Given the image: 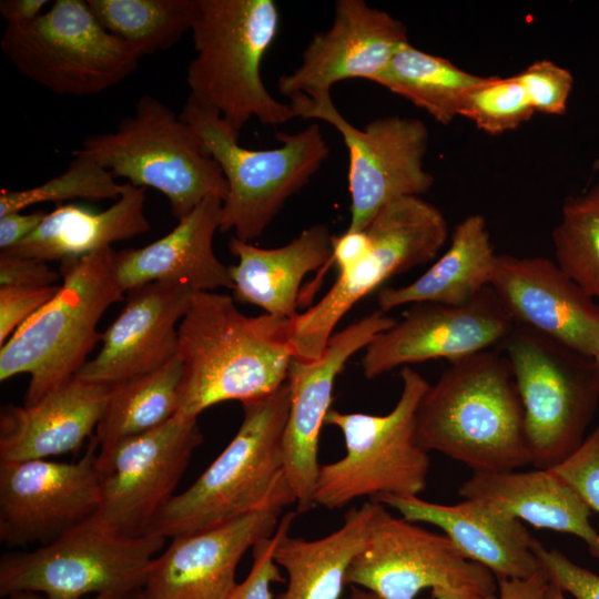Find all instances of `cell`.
I'll use <instances>...</instances> for the list:
<instances>
[{"label": "cell", "mask_w": 599, "mask_h": 599, "mask_svg": "<svg viewBox=\"0 0 599 599\" xmlns=\"http://www.w3.org/2000/svg\"><path fill=\"white\" fill-rule=\"evenodd\" d=\"M291 337L290 318L247 316L230 295L196 292L179 326L182 380L175 415L197 419L216 404H242L278 389L294 359Z\"/></svg>", "instance_id": "1"}, {"label": "cell", "mask_w": 599, "mask_h": 599, "mask_svg": "<svg viewBox=\"0 0 599 599\" xmlns=\"http://www.w3.org/2000/svg\"><path fill=\"white\" fill-rule=\"evenodd\" d=\"M417 443L473 471L530 464L525 415L510 363L490 348L449 363L418 404Z\"/></svg>", "instance_id": "2"}, {"label": "cell", "mask_w": 599, "mask_h": 599, "mask_svg": "<svg viewBox=\"0 0 599 599\" xmlns=\"http://www.w3.org/2000/svg\"><path fill=\"white\" fill-rule=\"evenodd\" d=\"M290 405L287 380L268 395L242 403L243 419L232 440L187 489L167 502L148 534L172 539L296 502L283 450Z\"/></svg>", "instance_id": "3"}, {"label": "cell", "mask_w": 599, "mask_h": 599, "mask_svg": "<svg viewBox=\"0 0 599 599\" xmlns=\"http://www.w3.org/2000/svg\"><path fill=\"white\" fill-rule=\"evenodd\" d=\"M278 27L273 0H199L187 100L219 112L238 132L253 118L274 126L294 119L290 103L276 100L261 74Z\"/></svg>", "instance_id": "4"}, {"label": "cell", "mask_w": 599, "mask_h": 599, "mask_svg": "<svg viewBox=\"0 0 599 599\" xmlns=\"http://www.w3.org/2000/svg\"><path fill=\"white\" fill-rule=\"evenodd\" d=\"M114 252L108 247L62 260L57 295L0 347L1 382L30 376L26 405L73 378L101 339L102 315L125 293L116 277Z\"/></svg>", "instance_id": "5"}, {"label": "cell", "mask_w": 599, "mask_h": 599, "mask_svg": "<svg viewBox=\"0 0 599 599\" xmlns=\"http://www.w3.org/2000/svg\"><path fill=\"white\" fill-rule=\"evenodd\" d=\"M85 155L138 187L164 194L179 221L209 197L224 201L225 177L193 128L158 98L145 94L114 131L83 139Z\"/></svg>", "instance_id": "6"}, {"label": "cell", "mask_w": 599, "mask_h": 599, "mask_svg": "<svg viewBox=\"0 0 599 599\" xmlns=\"http://www.w3.org/2000/svg\"><path fill=\"white\" fill-rule=\"evenodd\" d=\"M181 118L201 138L219 164L227 194L220 232L252 242L265 232L285 202L319 170L329 148L317 123L296 133L276 132L280 146L252 150L238 143V131L219 112L186 100Z\"/></svg>", "instance_id": "7"}, {"label": "cell", "mask_w": 599, "mask_h": 599, "mask_svg": "<svg viewBox=\"0 0 599 599\" xmlns=\"http://www.w3.org/2000/svg\"><path fill=\"white\" fill-rule=\"evenodd\" d=\"M402 393L385 415L331 409L325 424L343 434L346 454L321 465L313 504L328 509L383 496H418L426 489L428 451L416 440L415 417L429 383L405 366L399 372Z\"/></svg>", "instance_id": "8"}, {"label": "cell", "mask_w": 599, "mask_h": 599, "mask_svg": "<svg viewBox=\"0 0 599 599\" xmlns=\"http://www.w3.org/2000/svg\"><path fill=\"white\" fill-rule=\"evenodd\" d=\"M498 348L510 363L522 403L530 464L550 469L586 438L599 402L598 365L516 323Z\"/></svg>", "instance_id": "9"}, {"label": "cell", "mask_w": 599, "mask_h": 599, "mask_svg": "<svg viewBox=\"0 0 599 599\" xmlns=\"http://www.w3.org/2000/svg\"><path fill=\"white\" fill-rule=\"evenodd\" d=\"M166 538L126 537L98 515L31 551L0 559V596L32 591L48 599H81L89 593L135 598Z\"/></svg>", "instance_id": "10"}, {"label": "cell", "mask_w": 599, "mask_h": 599, "mask_svg": "<svg viewBox=\"0 0 599 599\" xmlns=\"http://www.w3.org/2000/svg\"><path fill=\"white\" fill-rule=\"evenodd\" d=\"M364 230L370 241L368 254L338 272L328 292L292 319L293 361L317 362L335 326L356 303L388 278L435 260L448 238L444 214L417 195L387 203Z\"/></svg>", "instance_id": "11"}, {"label": "cell", "mask_w": 599, "mask_h": 599, "mask_svg": "<svg viewBox=\"0 0 599 599\" xmlns=\"http://www.w3.org/2000/svg\"><path fill=\"white\" fill-rule=\"evenodd\" d=\"M0 49L24 78L73 97L114 87L141 59L106 31L82 0H57L35 20L6 26Z\"/></svg>", "instance_id": "12"}, {"label": "cell", "mask_w": 599, "mask_h": 599, "mask_svg": "<svg viewBox=\"0 0 599 599\" xmlns=\"http://www.w3.org/2000/svg\"><path fill=\"white\" fill-rule=\"evenodd\" d=\"M296 116L322 120L334 126L348 150V231L364 230L393 200L429 191L434 176L424 169L429 133L416 118H378L365 128L351 124L336 109L331 93L290 98Z\"/></svg>", "instance_id": "13"}, {"label": "cell", "mask_w": 599, "mask_h": 599, "mask_svg": "<svg viewBox=\"0 0 599 599\" xmlns=\"http://www.w3.org/2000/svg\"><path fill=\"white\" fill-rule=\"evenodd\" d=\"M366 542L353 560L346 586L383 599H415L424 589L466 588L497 593L496 577L468 560L444 534L397 518L376 502Z\"/></svg>", "instance_id": "14"}, {"label": "cell", "mask_w": 599, "mask_h": 599, "mask_svg": "<svg viewBox=\"0 0 599 599\" xmlns=\"http://www.w3.org/2000/svg\"><path fill=\"white\" fill-rule=\"evenodd\" d=\"M202 441L197 419L175 415L108 451H98L101 500L97 515L122 536L148 535Z\"/></svg>", "instance_id": "15"}, {"label": "cell", "mask_w": 599, "mask_h": 599, "mask_svg": "<svg viewBox=\"0 0 599 599\" xmlns=\"http://www.w3.org/2000/svg\"><path fill=\"white\" fill-rule=\"evenodd\" d=\"M98 441L77 463L0 461V541L47 545L100 508Z\"/></svg>", "instance_id": "16"}, {"label": "cell", "mask_w": 599, "mask_h": 599, "mask_svg": "<svg viewBox=\"0 0 599 599\" xmlns=\"http://www.w3.org/2000/svg\"><path fill=\"white\" fill-rule=\"evenodd\" d=\"M514 324L491 286L459 306L413 304L365 347L362 369L367 379H374L408 364L438 358L451 363L499 347Z\"/></svg>", "instance_id": "17"}, {"label": "cell", "mask_w": 599, "mask_h": 599, "mask_svg": "<svg viewBox=\"0 0 599 599\" xmlns=\"http://www.w3.org/2000/svg\"><path fill=\"white\" fill-rule=\"evenodd\" d=\"M396 322L375 311L332 335L323 356L314 363L293 361L287 383L291 405L283 436L286 474L296 499V511H308L318 476L322 426L332 409L334 384L347 361Z\"/></svg>", "instance_id": "18"}, {"label": "cell", "mask_w": 599, "mask_h": 599, "mask_svg": "<svg viewBox=\"0 0 599 599\" xmlns=\"http://www.w3.org/2000/svg\"><path fill=\"white\" fill-rule=\"evenodd\" d=\"M407 42L405 24L389 13L363 0H338L331 28L312 37L301 64L280 77L278 91L288 99L317 97L344 80L374 82Z\"/></svg>", "instance_id": "19"}, {"label": "cell", "mask_w": 599, "mask_h": 599, "mask_svg": "<svg viewBox=\"0 0 599 599\" xmlns=\"http://www.w3.org/2000/svg\"><path fill=\"white\" fill-rule=\"evenodd\" d=\"M282 509H263L172 538L135 599H229L243 555L274 535Z\"/></svg>", "instance_id": "20"}, {"label": "cell", "mask_w": 599, "mask_h": 599, "mask_svg": "<svg viewBox=\"0 0 599 599\" xmlns=\"http://www.w3.org/2000/svg\"><path fill=\"white\" fill-rule=\"evenodd\" d=\"M195 293L174 282H151L129 290L122 311L101 334L99 353L75 377L111 387L173 359L179 326Z\"/></svg>", "instance_id": "21"}, {"label": "cell", "mask_w": 599, "mask_h": 599, "mask_svg": "<svg viewBox=\"0 0 599 599\" xmlns=\"http://www.w3.org/2000/svg\"><path fill=\"white\" fill-rule=\"evenodd\" d=\"M490 286L516 324L591 357L599 349V303L555 261L498 254Z\"/></svg>", "instance_id": "22"}, {"label": "cell", "mask_w": 599, "mask_h": 599, "mask_svg": "<svg viewBox=\"0 0 599 599\" xmlns=\"http://www.w3.org/2000/svg\"><path fill=\"white\" fill-rule=\"evenodd\" d=\"M372 501L394 508L408 521L438 527L468 560L496 578L527 579L541 569L532 549L535 538L522 521L487 502L465 499L441 505L394 495Z\"/></svg>", "instance_id": "23"}, {"label": "cell", "mask_w": 599, "mask_h": 599, "mask_svg": "<svg viewBox=\"0 0 599 599\" xmlns=\"http://www.w3.org/2000/svg\"><path fill=\"white\" fill-rule=\"evenodd\" d=\"M110 386L75 376L38 402L0 412V461L45 459L78 450L92 438Z\"/></svg>", "instance_id": "24"}, {"label": "cell", "mask_w": 599, "mask_h": 599, "mask_svg": "<svg viewBox=\"0 0 599 599\" xmlns=\"http://www.w3.org/2000/svg\"><path fill=\"white\" fill-rule=\"evenodd\" d=\"M223 201L209 197L159 240L114 252L118 281L124 292L151 282L184 284L195 292L233 290L230 266L214 253Z\"/></svg>", "instance_id": "25"}, {"label": "cell", "mask_w": 599, "mask_h": 599, "mask_svg": "<svg viewBox=\"0 0 599 599\" xmlns=\"http://www.w3.org/2000/svg\"><path fill=\"white\" fill-rule=\"evenodd\" d=\"M458 494L534 527L577 536L599 561V532L590 522L591 509L552 469L473 471Z\"/></svg>", "instance_id": "26"}, {"label": "cell", "mask_w": 599, "mask_h": 599, "mask_svg": "<svg viewBox=\"0 0 599 599\" xmlns=\"http://www.w3.org/2000/svg\"><path fill=\"white\" fill-rule=\"evenodd\" d=\"M332 237L325 224H314L290 243L274 248H262L232 236L229 250L237 257V264L230 266L234 301L293 319L298 314L304 277L331 265Z\"/></svg>", "instance_id": "27"}, {"label": "cell", "mask_w": 599, "mask_h": 599, "mask_svg": "<svg viewBox=\"0 0 599 599\" xmlns=\"http://www.w3.org/2000/svg\"><path fill=\"white\" fill-rule=\"evenodd\" d=\"M146 189L126 182L115 202L103 211L79 204H61L48 212L22 242L0 254L43 262L88 255L112 243L130 240L150 230L145 215Z\"/></svg>", "instance_id": "28"}, {"label": "cell", "mask_w": 599, "mask_h": 599, "mask_svg": "<svg viewBox=\"0 0 599 599\" xmlns=\"http://www.w3.org/2000/svg\"><path fill=\"white\" fill-rule=\"evenodd\" d=\"M497 257L486 219L471 214L455 226L448 248L425 273L407 285L379 288L378 308L387 313L418 303L467 304L490 286Z\"/></svg>", "instance_id": "29"}, {"label": "cell", "mask_w": 599, "mask_h": 599, "mask_svg": "<svg viewBox=\"0 0 599 599\" xmlns=\"http://www.w3.org/2000/svg\"><path fill=\"white\" fill-rule=\"evenodd\" d=\"M376 502L365 501L344 516L342 526L329 535L307 540L286 528L274 550V561L287 576L284 591L273 599H341L347 571L363 549Z\"/></svg>", "instance_id": "30"}, {"label": "cell", "mask_w": 599, "mask_h": 599, "mask_svg": "<svg viewBox=\"0 0 599 599\" xmlns=\"http://www.w3.org/2000/svg\"><path fill=\"white\" fill-rule=\"evenodd\" d=\"M182 365L177 356L160 368L110 387L94 438L99 453L154 429L179 409Z\"/></svg>", "instance_id": "31"}, {"label": "cell", "mask_w": 599, "mask_h": 599, "mask_svg": "<svg viewBox=\"0 0 599 599\" xmlns=\"http://www.w3.org/2000/svg\"><path fill=\"white\" fill-rule=\"evenodd\" d=\"M484 78L407 42L374 83L410 101L438 123L447 125L459 116L465 97Z\"/></svg>", "instance_id": "32"}, {"label": "cell", "mask_w": 599, "mask_h": 599, "mask_svg": "<svg viewBox=\"0 0 599 599\" xmlns=\"http://www.w3.org/2000/svg\"><path fill=\"white\" fill-rule=\"evenodd\" d=\"M92 13L111 34L140 58L164 51L191 31L199 0H88Z\"/></svg>", "instance_id": "33"}, {"label": "cell", "mask_w": 599, "mask_h": 599, "mask_svg": "<svg viewBox=\"0 0 599 599\" xmlns=\"http://www.w3.org/2000/svg\"><path fill=\"white\" fill-rule=\"evenodd\" d=\"M551 237L557 265L599 300V182L566 199Z\"/></svg>", "instance_id": "34"}, {"label": "cell", "mask_w": 599, "mask_h": 599, "mask_svg": "<svg viewBox=\"0 0 599 599\" xmlns=\"http://www.w3.org/2000/svg\"><path fill=\"white\" fill-rule=\"evenodd\" d=\"M62 173L24 190L0 192V216L22 212V210L45 202L61 205L64 201L116 200L123 193L126 183H118L116 177L94 160L80 154Z\"/></svg>", "instance_id": "35"}, {"label": "cell", "mask_w": 599, "mask_h": 599, "mask_svg": "<svg viewBox=\"0 0 599 599\" xmlns=\"http://www.w3.org/2000/svg\"><path fill=\"white\" fill-rule=\"evenodd\" d=\"M535 111L517 75L485 77L465 97L459 116L470 120L477 129L490 135L516 130Z\"/></svg>", "instance_id": "36"}, {"label": "cell", "mask_w": 599, "mask_h": 599, "mask_svg": "<svg viewBox=\"0 0 599 599\" xmlns=\"http://www.w3.org/2000/svg\"><path fill=\"white\" fill-rule=\"evenodd\" d=\"M516 75L535 112L552 115L566 113L573 84V77L568 69L542 59Z\"/></svg>", "instance_id": "37"}, {"label": "cell", "mask_w": 599, "mask_h": 599, "mask_svg": "<svg viewBox=\"0 0 599 599\" xmlns=\"http://www.w3.org/2000/svg\"><path fill=\"white\" fill-rule=\"evenodd\" d=\"M297 511L282 516L273 536L265 538L253 547V562L247 577L236 585L229 599H273L271 585L284 582L280 567L274 561V550L283 534L291 527Z\"/></svg>", "instance_id": "38"}, {"label": "cell", "mask_w": 599, "mask_h": 599, "mask_svg": "<svg viewBox=\"0 0 599 599\" xmlns=\"http://www.w3.org/2000/svg\"><path fill=\"white\" fill-rule=\"evenodd\" d=\"M599 514V424L564 461L550 468Z\"/></svg>", "instance_id": "39"}, {"label": "cell", "mask_w": 599, "mask_h": 599, "mask_svg": "<svg viewBox=\"0 0 599 599\" xmlns=\"http://www.w3.org/2000/svg\"><path fill=\"white\" fill-rule=\"evenodd\" d=\"M534 552L550 581L575 599H599V575L571 561L557 549H548L537 539Z\"/></svg>", "instance_id": "40"}, {"label": "cell", "mask_w": 599, "mask_h": 599, "mask_svg": "<svg viewBox=\"0 0 599 599\" xmlns=\"http://www.w3.org/2000/svg\"><path fill=\"white\" fill-rule=\"evenodd\" d=\"M59 285L28 288L0 286V347L58 293Z\"/></svg>", "instance_id": "41"}, {"label": "cell", "mask_w": 599, "mask_h": 599, "mask_svg": "<svg viewBox=\"0 0 599 599\" xmlns=\"http://www.w3.org/2000/svg\"><path fill=\"white\" fill-rule=\"evenodd\" d=\"M61 282L60 271L51 268L47 262L0 254V286L42 288Z\"/></svg>", "instance_id": "42"}, {"label": "cell", "mask_w": 599, "mask_h": 599, "mask_svg": "<svg viewBox=\"0 0 599 599\" xmlns=\"http://www.w3.org/2000/svg\"><path fill=\"white\" fill-rule=\"evenodd\" d=\"M332 260L338 272L346 271L361 262L370 250V241L365 232L346 230L332 237Z\"/></svg>", "instance_id": "43"}, {"label": "cell", "mask_w": 599, "mask_h": 599, "mask_svg": "<svg viewBox=\"0 0 599 599\" xmlns=\"http://www.w3.org/2000/svg\"><path fill=\"white\" fill-rule=\"evenodd\" d=\"M48 212H13L0 216V250L7 252L28 237L43 221Z\"/></svg>", "instance_id": "44"}, {"label": "cell", "mask_w": 599, "mask_h": 599, "mask_svg": "<svg viewBox=\"0 0 599 599\" xmlns=\"http://www.w3.org/2000/svg\"><path fill=\"white\" fill-rule=\"evenodd\" d=\"M498 599H542L549 578L542 568L527 579L496 578Z\"/></svg>", "instance_id": "45"}, {"label": "cell", "mask_w": 599, "mask_h": 599, "mask_svg": "<svg viewBox=\"0 0 599 599\" xmlns=\"http://www.w3.org/2000/svg\"><path fill=\"white\" fill-rule=\"evenodd\" d=\"M48 0H2L0 14L8 24H24L35 20L44 11Z\"/></svg>", "instance_id": "46"}, {"label": "cell", "mask_w": 599, "mask_h": 599, "mask_svg": "<svg viewBox=\"0 0 599 599\" xmlns=\"http://www.w3.org/2000/svg\"><path fill=\"white\" fill-rule=\"evenodd\" d=\"M432 599H498L497 593L475 589L438 587L430 590Z\"/></svg>", "instance_id": "47"}, {"label": "cell", "mask_w": 599, "mask_h": 599, "mask_svg": "<svg viewBox=\"0 0 599 599\" xmlns=\"http://www.w3.org/2000/svg\"><path fill=\"white\" fill-rule=\"evenodd\" d=\"M7 599H48V598L38 592L19 591V592L11 593L10 596L7 597ZM92 599H135V598H124V597H118L113 595H98Z\"/></svg>", "instance_id": "48"}, {"label": "cell", "mask_w": 599, "mask_h": 599, "mask_svg": "<svg viewBox=\"0 0 599 599\" xmlns=\"http://www.w3.org/2000/svg\"><path fill=\"white\" fill-rule=\"evenodd\" d=\"M341 599H383L378 595L367 589L351 586L349 593Z\"/></svg>", "instance_id": "49"}, {"label": "cell", "mask_w": 599, "mask_h": 599, "mask_svg": "<svg viewBox=\"0 0 599 599\" xmlns=\"http://www.w3.org/2000/svg\"><path fill=\"white\" fill-rule=\"evenodd\" d=\"M542 599H568L566 592L555 582L549 580Z\"/></svg>", "instance_id": "50"}, {"label": "cell", "mask_w": 599, "mask_h": 599, "mask_svg": "<svg viewBox=\"0 0 599 599\" xmlns=\"http://www.w3.org/2000/svg\"><path fill=\"white\" fill-rule=\"evenodd\" d=\"M593 358H595V361H596V363H597V365H598V368H599V349H598L597 353L595 354Z\"/></svg>", "instance_id": "51"}]
</instances>
